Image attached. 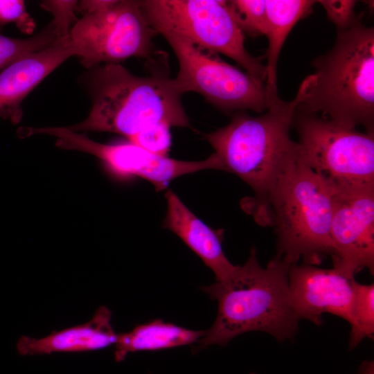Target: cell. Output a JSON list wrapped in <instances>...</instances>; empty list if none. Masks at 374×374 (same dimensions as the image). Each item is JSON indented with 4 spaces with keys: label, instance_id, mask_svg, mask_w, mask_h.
I'll use <instances>...</instances> for the list:
<instances>
[{
    "label": "cell",
    "instance_id": "cell-16",
    "mask_svg": "<svg viewBox=\"0 0 374 374\" xmlns=\"http://www.w3.org/2000/svg\"><path fill=\"white\" fill-rule=\"evenodd\" d=\"M315 1L267 0V27L268 39L265 86L268 108L280 99L277 89V63L281 49L296 22L312 12Z\"/></svg>",
    "mask_w": 374,
    "mask_h": 374
},
{
    "label": "cell",
    "instance_id": "cell-11",
    "mask_svg": "<svg viewBox=\"0 0 374 374\" xmlns=\"http://www.w3.org/2000/svg\"><path fill=\"white\" fill-rule=\"evenodd\" d=\"M331 186L333 268L351 278L364 269L373 274L374 185Z\"/></svg>",
    "mask_w": 374,
    "mask_h": 374
},
{
    "label": "cell",
    "instance_id": "cell-14",
    "mask_svg": "<svg viewBox=\"0 0 374 374\" xmlns=\"http://www.w3.org/2000/svg\"><path fill=\"white\" fill-rule=\"evenodd\" d=\"M167 212L163 227L175 233L215 274L216 282L229 279L238 267L222 249V231L204 223L172 190L165 194Z\"/></svg>",
    "mask_w": 374,
    "mask_h": 374
},
{
    "label": "cell",
    "instance_id": "cell-10",
    "mask_svg": "<svg viewBox=\"0 0 374 374\" xmlns=\"http://www.w3.org/2000/svg\"><path fill=\"white\" fill-rule=\"evenodd\" d=\"M42 133L56 138V145L99 159L114 175L139 177L152 183L157 191L164 190L174 179L203 170H220L214 153L201 161H181L150 152L130 141L114 144L98 143L66 127H44Z\"/></svg>",
    "mask_w": 374,
    "mask_h": 374
},
{
    "label": "cell",
    "instance_id": "cell-6",
    "mask_svg": "<svg viewBox=\"0 0 374 374\" xmlns=\"http://www.w3.org/2000/svg\"><path fill=\"white\" fill-rule=\"evenodd\" d=\"M141 9L157 34L172 33L206 51L222 54L265 82L266 66L245 48L244 33L221 0H141Z\"/></svg>",
    "mask_w": 374,
    "mask_h": 374
},
{
    "label": "cell",
    "instance_id": "cell-2",
    "mask_svg": "<svg viewBox=\"0 0 374 374\" xmlns=\"http://www.w3.org/2000/svg\"><path fill=\"white\" fill-rule=\"evenodd\" d=\"M252 247L246 262L229 279L200 290L218 303L216 318L193 347L194 352L213 345L226 346L248 332H265L279 342L292 339L299 320L292 307L288 289L290 265L275 256L265 267Z\"/></svg>",
    "mask_w": 374,
    "mask_h": 374
},
{
    "label": "cell",
    "instance_id": "cell-15",
    "mask_svg": "<svg viewBox=\"0 0 374 374\" xmlns=\"http://www.w3.org/2000/svg\"><path fill=\"white\" fill-rule=\"evenodd\" d=\"M112 312L100 306L87 322L50 335L35 338L21 336L16 348L21 355H37L54 353H78L98 350L114 345L118 334L111 323Z\"/></svg>",
    "mask_w": 374,
    "mask_h": 374
},
{
    "label": "cell",
    "instance_id": "cell-12",
    "mask_svg": "<svg viewBox=\"0 0 374 374\" xmlns=\"http://www.w3.org/2000/svg\"><path fill=\"white\" fill-rule=\"evenodd\" d=\"M355 278L332 269L309 264H294L288 269V289L292 307L300 321L317 326L322 315L330 313L349 323L355 302Z\"/></svg>",
    "mask_w": 374,
    "mask_h": 374
},
{
    "label": "cell",
    "instance_id": "cell-23",
    "mask_svg": "<svg viewBox=\"0 0 374 374\" xmlns=\"http://www.w3.org/2000/svg\"><path fill=\"white\" fill-rule=\"evenodd\" d=\"M10 23H15L24 34L33 33L35 22L26 11L24 1L0 0V26Z\"/></svg>",
    "mask_w": 374,
    "mask_h": 374
},
{
    "label": "cell",
    "instance_id": "cell-19",
    "mask_svg": "<svg viewBox=\"0 0 374 374\" xmlns=\"http://www.w3.org/2000/svg\"><path fill=\"white\" fill-rule=\"evenodd\" d=\"M58 39L51 23L36 35L26 39L0 34V72L17 60L48 48Z\"/></svg>",
    "mask_w": 374,
    "mask_h": 374
},
{
    "label": "cell",
    "instance_id": "cell-8",
    "mask_svg": "<svg viewBox=\"0 0 374 374\" xmlns=\"http://www.w3.org/2000/svg\"><path fill=\"white\" fill-rule=\"evenodd\" d=\"M178 64L175 78L184 93L195 92L226 114L268 109L265 82L226 62L218 54L201 48L180 36L161 34Z\"/></svg>",
    "mask_w": 374,
    "mask_h": 374
},
{
    "label": "cell",
    "instance_id": "cell-18",
    "mask_svg": "<svg viewBox=\"0 0 374 374\" xmlns=\"http://www.w3.org/2000/svg\"><path fill=\"white\" fill-rule=\"evenodd\" d=\"M349 334V348H355L364 339H373L374 285L355 283V302Z\"/></svg>",
    "mask_w": 374,
    "mask_h": 374
},
{
    "label": "cell",
    "instance_id": "cell-20",
    "mask_svg": "<svg viewBox=\"0 0 374 374\" xmlns=\"http://www.w3.org/2000/svg\"><path fill=\"white\" fill-rule=\"evenodd\" d=\"M227 6L241 30L251 36L265 35L267 27L264 0L226 1Z\"/></svg>",
    "mask_w": 374,
    "mask_h": 374
},
{
    "label": "cell",
    "instance_id": "cell-17",
    "mask_svg": "<svg viewBox=\"0 0 374 374\" xmlns=\"http://www.w3.org/2000/svg\"><path fill=\"white\" fill-rule=\"evenodd\" d=\"M204 330H195L155 319L138 324L130 331L118 334L114 357L121 362L131 353L171 349L197 343Z\"/></svg>",
    "mask_w": 374,
    "mask_h": 374
},
{
    "label": "cell",
    "instance_id": "cell-3",
    "mask_svg": "<svg viewBox=\"0 0 374 374\" xmlns=\"http://www.w3.org/2000/svg\"><path fill=\"white\" fill-rule=\"evenodd\" d=\"M87 74L91 107L82 121L66 127L76 132H107L129 139L158 123L191 127L175 78L152 70L139 76L118 63L103 64Z\"/></svg>",
    "mask_w": 374,
    "mask_h": 374
},
{
    "label": "cell",
    "instance_id": "cell-25",
    "mask_svg": "<svg viewBox=\"0 0 374 374\" xmlns=\"http://www.w3.org/2000/svg\"><path fill=\"white\" fill-rule=\"evenodd\" d=\"M250 374H257V373H250Z\"/></svg>",
    "mask_w": 374,
    "mask_h": 374
},
{
    "label": "cell",
    "instance_id": "cell-4",
    "mask_svg": "<svg viewBox=\"0 0 374 374\" xmlns=\"http://www.w3.org/2000/svg\"><path fill=\"white\" fill-rule=\"evenodd\" d=\"M309 93L297 110L344 127L374 132V29L361 24L337 30L335 45L314 59Z\"/></svg>",
    "mask_w": 374,
    "mask_h": 374
},
{
    "label": "cell",
    "instance_id": "cell-1",
    "mask_svg": "<svg viewBox=\"0 0 374 374\" xmlns=\"http://www.w3.org/2000/svg\"><path fill=\"white\" fill-rule=\"evenodd\" d=\"M313 79V74L308 75L292 100L280 98L258 116L235 112L229 124L205 136L220 170L236 175L253 190L254 195L241 205L260 225L268 226V202L279 176L297 159L298 145L290 130Z\"/></svg>",
    "mask_w": 374,
    "mask_h": 374
},
{
    "label": "cell",
    "instance_id": "cell-9",
    "mask_svg": "<svg viewBox=\"0 0 374 374\" xmlns=\"http://www.w3.org/2000/svg\"><path fill=\"white\" fill-rule=\"evenodd\" d=\"M157 35L136 0H114L106 8L84 14L69 37L77 57L88 69L135 57L151 64L156 60Z\"/></svg>",
    "mask_w": 374,
    "mask_h": 374
},
{
    "label": "cell",
    "instance_id": "cell-24",
    "mask_svg": "<svg viewBox=\"0 0 374 374\" xmlns=\"http://www.w3.org/2000/svg\"><path fill=\"white\" fill-rule=\"evenodd\" d=\"M324 8L328 18L337 26V30L348 28L360 21L355 15V1L323 0L317 1Z\"/></svg>",
    "mask_w": 374,
    "mask_h": 374
},
{
    "label": "cell",
    "instance_id": "cell-21",
    "mask_svg": "<svg viewBox=\"0 0 374 374\" xmlns=\"http://www.w3.org/2000/svg\"><path fill=\"white\" fill-rule=\"evenodd\" d=\"M78 4V1L48 0L41 2V8L53 15L51 23L58 39L68 37L73 26L78 21L75 15L79 10Z\"/></svg>",
    "mask_w": 374,
    "mask_h": 374
},
{
    "label": "cell",
    "instance_id": "cell-5",
    "mask_svg": "<svg viewBox=\"0 0 374 374\" xmlns=\"http://www.w3.org/2000/svg\"><path fill=\"white\" fill-rule=\"evenodd\" d=\"M332 187L301 163L292 161L279 176L268 202V226L276 235V256L290 265H319L331 256Z\"/></svg>",
    "mask_w": 374,
    "mask_h": 374
},
{
    "label": "cell",
    "instance_id": "cell-22",
    "mask_svg": "<svg viewBox=\"0 0 374 374\" xmlns=\"http://www.w3.org/2000/svg\"><path fill=\"white\" fill-rule=\"evenodd\" d=\"M170 127L165 123H158L145 128L130 141L154 154L167 156L171 145Z\"/></svg>",
    "mask_w": 374,
    "mask_h": 374
},
{
    "label": "cell",
    "instance_id": "cell-7",
    "mask_svg": "<svg viewBox=\"0 0 374 374\" xmlns=\"http://www.w3.org/2000/svg\"><path fill=\"white\" fill-rule=\"evenodd\" d=\"M298 160L334 187L374 185V132L296 110Z\"/></svg>",
    "mask_w": 374,
    "mask_h": 374
},
{
    "label": "cell",
    "instance_id": "cell-13",
    "mask_svg": "<svg viewBox=\"0 0 374 374\" xmlns=\"http://www.w3.org/2000/svg\"><path fill=\"white\" fill-rule=\"evenodd\" d=\"M77 55V48L69 35L3 69L0 72V118L19 123L23 115V100L56 68Z\"/></svg>",
    "mask_w": 374,
    "mask_h": 374
}]
</instances>
